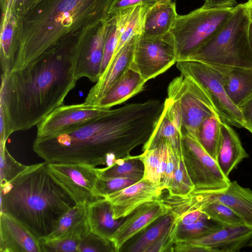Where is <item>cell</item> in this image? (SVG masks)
<instances>
[{"label":"cell","instance_id":"1","mask_svg":"<svg viewBox=\"0 0 252 252\" xmlns=\"http://www.w3.org/2000/svg\"><path fill=\"white\" fill-rule=\"evenodd\" d=\"M164 102L152 99L110 109L65 133L36 137L33 150L48 163L111 166L148 142L163 111Z\"/></svg>","mask_w":252,"mask_h":252},{"label":"cell","instance_id":"2","mask_svg":"<svg viewBox=\"0 0 252 252\" xmlns=\"http://www.w3.org/2000/svg\"><path fill=\"white\" fill-rule=\"evenodd\" d=\"M83 41L57 46L25 67L1 75L0 108L9 135L37 126L63 105L78 80L76 67Z\"/></svg>","mask_w":252,"mask_h":252},{"label":"cell","instance_id":"3","mask_svg":"<svg viewBox=\"0 0 252 252\" xmlns=\"http://www.w3.org/2000/svg\"><path fill=\"white\" fill-rule=\"evenodd\" d=\"M115 0H28L21 6L13 26L12 71L58 45L79 41L108 19Z\"/></svg>","mask_w":252,"mask_h":252},{"label":"cell","instance_id":"4","mask_svg":"<svg viewBox=\"0 0 252 252\" xmlns=\"http://www.w3.org/2000/svg\"><path fill=\"white\" fill-rule=\"evenodd\" d=\"M0 214L6 213L38 239L50 235L61 217L76 203L52 177L46 161L29 167L0 187Z\"/></svg>","mask_w":252,"mask_h":252},{"label":"cell","instance_id":"5","mask_svg":"<svg viewBox=\"0 0 252 252\" xmlns=\"http://www.w3.org/2000/svg\"><path fill=\"white\" fill-rule=\"evenodd\" d=\"M251 18L245 3L235 6L221 28L187 60L210 65L252 68L249 29Z\"/></svg>","mask_w":252,"mask_h":252},{"label":"cell","instance_id":"6","mask_svg":"<svg viewBox=\"0 0 252 252\" xmlns=\"http://www.w3.org/2000/svg\"><path fill=\"white\" fill-rule=\"evenodd\" d=\"M235 7L202 5L187 14L178 15L170 31L176 47L177 62L188 60L208 41L231 16Z\"/></svg>","mask_w":252,"mask_h":252},{"label":"cell","instance_id":"7","mask_svg":"<svg viewBox=\"0 0 252 252\" xmlns=\"http://www.w3.org/2000/svg\"><path fill=\"white\" fill-rule=\"evenodd\" d=\"M167 98L179 105L182 132L187 133L196 139L201 123L214 114L219 115L207 90L191 77L180 74L174 78L167 88Z\"/></svg>","mask_w":252,"mask_h":252},{"label":"cell","instance_id":"8","mask_svg":"<svg viewBox=\"0 0 252 252\" xmlns=\"http://www.w3.org/2000/svg\"><path fill=\"white\" fill-rule=\"evenodd\" d=\"M176 63L181 75L193 78L207 90L222 121L230 126L248 130L239 109L228 98L220 74L213 66L192 60L181 61Z\"/></svg>","mask_w":252,"mask_h":252},{"label":"cell","instance_id":"9","mask_svg":"<svg viewBox=\"0 0 252 252\" xmlns=\"http://www.w3.org/2000/svg\"><path fill=\"white\" fill-rule=\"evenodd\" d=\"M184 160L196 190L216 193L225 189L230 181L197 139L183 132Z\"/></svg>","mask_w":252,"mask_h":252},{"label":"cell","instance_id":"10","mask_svg":"<svg viewBox=\"0 0 252 252\" xmlns=\"http://www.w3.org/2000/svg\"><path fill=\"white\" fill-rule=\"evenodd\" d=\"M177 63V52L170 32L157 37L139 35L129 67L146 82L164 73Z\"/></svg>","mask_w":252,"mask_h":252},{"label":"cell","instance_id":"11","mask_svg":"<svg viewBox=\"0 0 252 252\" xmlns=\"http://www.w3.org/2000/svg\"><path fill=\"white\" fill-rule=\"evenodd\" d=\"M54 179L71 195L76 204L89 205L105 198L98 191L95 167L70 163L47 162Z\"/></svg>","mask_w":252,"mask_h":252},{"label":"cell","instance_id":"12","mask_svg":"<svg viewBox=\"0 0 252 252\" xmlns=\"http://www.w3.org/2000/svg\"><path fill=\"white\" fill-rule=\"evenodd\" d=\"M109 110L89 105L84 102L63 105L36 126V137H53L65 133L105 114Z\"/></svg>","mask_w":252,"mask_h":252},{"label":"cell","instance_id":"13","mask_svg":"<svg viewBox=\"0 0 252 252\" xmlns=\"http://www.w3.org/2000/svg\"><path fill=\"white\" fill-rule=\"evenodd\" d=\"M169 212L167 207L160 199L139 206L125 218L112 235L111 241L115 252H120L129 239Z\"/></svg>","mask_w":252,"mask_h":252},{"label":"cell","instance_id":"14","mask_svg":"<svg viewBox=\"0 0 252 252\" xmlns=\"http://www.w3.org/2000/svg\"><path fill=\"white\" fill-rule=\"evenodd\" d=\"M163 190L149 181L142 179L121 190L107 195L113 218H125L143 204L159 199Z\"/></svg>","mask_w":252,"mask_h":252},{"label":"cell","instance_id":"15","mask_svg":"<svg viewBox=\"0 0 252 252\" xmlns=\"http://www.w3.org/2000/svg\"><path fill=\"white\" fill-rule=\"evenodd\" d=\"M107 20L88 32L84 38L76 67L78 80L86 77L96 83L101 76Z\"/></svg>","mask_w":252,"mask_h":252},{"label":"cell","instance_id":"16","mask_svg":"<svg viewBox=\"0 0 252 252\" xmlns=\"http://www.w3.org/2000/svg\"><path fill=\"white\" fill-rule=\"evenodd\" d=\"M207 252H238L252 246V229L245 225L223 226L203 237L186 241Z\"/></svg>","mask_w":252,"mask_h":252},{"label":"cell","instance_id":"17","mask_svg":"<svg viewBox=\"0 0 252 252\" xmlns=\"http://www.w3.org/2000/svg\"><path fill=\"white\" fill-rule=\"evenodd\" d=\"M183 122L180 108L176 105L165 104L162 114L148 142L143 151L166 143L173 150L177 158H184Z\"/></svg>","mask_w":252,"mask_h":252},{"label":"cell","instance_id":"18","mask_svg":"<svg viewBox=\"0 0 252 252\" xmlns=\"http://www.w3.org/2000/svg\"><path fill=\"white\" fill-rule=\"evenodd\" d=\"M139 36H133L114 55L98 80L90 90L85 99L86 104L96 106L104 95L124 73L132 59Z\"/></svg>","mask_w":252,"mask_h":252},{"label":"cell","instance_id":"19","mask_svg":"<svg viewBox=\"0 0 252 252\" xmlns=\"http://www.w3.org/2000/svg\"><path fill=\"white\" fill-rule=\"evenodd\" d=\"M0 252H41L38 239L6 213L0 215Z\"/></svg>","mask_w":252,"mask_h":252},{"label":"cell","instance_id":"20","mask_svg":"<svg viewBox=\"0 0 252 252\" xmlns=\"http://www.w3.org/2000/svg\"><path fill=\"white\" fill-rule=\"evenodd\" d=\"M209 200L220 202L233 210L245 225L252 229V190L240 186L237 181L230 182L224 190L216 193H203V204Z\"/></svg>","mask_w":252,"mask_h":252},{"label":"cell","instance_id":"21","mask_svg":"<svg viewBox=\"0 0 252 252\" xmlns=\"http://www.w3.org/2000/svg\"><path fill=\"white\" fill-rule=\"evenodd\" d=\"M220 140L216 162L222 173L228 178L231 172L249 155L244 148L236 131L222 121Z\"/></svg>","mask_w":252,"mask_h":252},{"label":"cell","instance_id":"22","mask_svg":"<svg viewBox=\"0 0 252 252\" xmlns=\"http://www.w3.org/2000/svg\"><path fill=\"white\" fill-rule=\"evenodd\" d=\"M211 65L219 71L228 98L239 108L252 95V68Z\"/></svg>","mask_w":252,"mask_h":252},{"label":"cell","instance_id":"23","mask_svg":"<svg viewBox=\"0 0 252 252\" xmlns=\"http://www.w3.org/2000/svg\"><path fill=\"white\" fill-rule=\"evenodd\" d=\"M146 82L138 72L128 66L95 107L110 109L121 104L141 92Z\"/></svg>","mask_w":252,"mask_h":252},{"label":"cell","instance_id":"24","mask_svg":"<svg viewBox=\"0 0 252 252\" xmlns=\"http://www.w3.org/2000/svg\"><path fill=\"white\" fill-rule=\"evenodd\" d=\"M178 16L173 0H158L146 14L141 35L160 36L169 33Z\"/></svg>","mask_w":252,"mask_h":252},{"label":"cell","instance_id":"25","mask_svg":"<svg viewBox=\"0 0 252 252\" xmlns=\"http://www.w3.org/2000/svg\"><path fill=\"white\" fill-rule=\"evenodd\" d=\"M153 4L138 5L112 13L116 17L119 32L114 54L133 36L142 33L146 14Z\"/></svg>","mask_w":252,"mask_h":252},{"label":"cell","instance_id":"26","mask_svg":"<svg viewBox=\"0 0 252 252\" xmlns=\"http://www.w3.org/2000/svg\"><path fill=\"white\" fill-rule=\"evenodd\" d=\"M87 219L91 231L110 241L123 220L114 219L112 205L106 198L88 205Z\"/></svg>","mask_w":252,"mask_h":252},{"label":"cell","instance_id":"27","mask_svg":"<svg viewBox=\"0 0 252 252\" xmlns=\"http://www.w3.org/2000/svg\"><path fill=\"white\" fill-rule=\"evenodd\" d=\"M169 146L162 143L157 147L145 150L139 155L144 167L142 179L160 187L166 167Z\"/></svg>","mask_w":252,"mask_h":252},{"label":"cell","instance_id":"28","mask_svg":"<svg viewBox=\"0 0 252 252\" xmlns=\"http://www.w3.org/2000/svg\"><path fill=\"white\" fill-rule=\"evenodd\" d=\"M90 230L87 219L60 238L38 239L41 252H79L81 241Z\"/></svg>","mask_w":252,"mask_h":252},{"label":"cell","instance_id":"29","mask_svg":"<svg viewBox=\"0 0 252 252\" xmlns=\"http://www.w3.org/2000/svg\"><path fill=\"white\" fill-rule=\"evenodd\" d=\"M98 178H125L141 180L144 176V167L138 156L119 159L111 166L102 168L95 167Z\"/></svg>","mask_w":252,"mask_h":252},{"label":"cell","instance_id":"30","mask_svg":"<svg viewBox=\"0 0 252 252\" xmlns=\"http://www.w3.org/2000/svg\"><path fill=\"white\" fill-rule=\"evenodd\" d=\"M222 120L216 114L205 119L200 125L197 139L204 150L216 161L220 140Z\"/></svg>","mask_w":252,"mask_h":252},{"label":"cell","instance_id":"31","mask_svg":"<svg viewBox=\"0 0 252 252\" xmlns=\"http://www.w3.org/2000/svg\"><path fill=\"white\" fill-rule=\"evenodd\" d=\"M176 217L171 212L161 217L151 227L141 235L126 251L129 252H147L166 232L175 219Z\"/></svg>","mask_w":252,"mask_h":252},{"label":"cell","instance_id":"32","mask_svg":"<svg viewBox=\"0 0 252 252\" xmlns=\"http://www.w3.org/2000/svg\"><path fill=\"white\" fill-rule=\"evenodd\" d=\"M88 205L84 203L76 204L61 217L53 232L41 239L52 240L60 238L86 220Z\"/></svg>","mask_w":252,"mask_h":252},{"label":"cell","instance_id":"33","mask_svg":"<svg viewBox=\"0 0 252 252\" xmlns=\"http://www.w3.org/2000/svg\"><path fill=\"white\" fill-rule=\"evenodd\" d=\"M199 210L203 211L210 219L224 226L244 225L242 220L229 207L217 200H209Z\"/></svg>","mask_w":252,"mask_h":252},{"label":"cell","instance_id":"34","mask_svg":"<svg viewBox=\"0 0 252 252\" xmlns=\"http://www.w3.org/2000/svg\"><path fill=\"white\" fill-rule=\"evenodd\" d=\"M223 226H224L210 219L208 216L190 225H182L179 224V221L176 242L200 238Z\"/></svg>","mask_w":252,"mask_h":252},{"label":"cell","instance_id":"35","mask_svg":"<svg viewBox=\"0 0 252 252\" xmlns=\"http://www.w3.org/2000/svg\"><path fill=\"white\" fill-rule=\"evenodd\" d=\"M28 167L29 165L22 164L13 158L6 144H0V187L10 183Z\"/></svg>","mask_w":252,"mask_h":252},{"label":"cell","instance_id":"36","mask_svg":"<svg viewBox=\"0 0 252 252\" xmlns=\"http://www.w3.org/2000/svg\"><path fill=\"white\" fill-rule=\"evenodd\" d=\"M194 189L195 186L186 169L184 158H178L177 168L167 189L168 194L171 196H182L189 194Z\"/></svg>","mask_w":252,"mask_h":252},{"label":"cell","instance_id":"37","mask_svg":"<svg viewBox=\"0 0 252 252\" xmlns=\"http://www.w3.org/2000/svg\"><path fill=\"white\" fill-rule=\"evenodd\" d=\"M118 38L119 32L116 17L114 14H111L107 20L106 23V38L101 68V75L106 68L114 55Z\"/></svg>","mask_w":252,"mask_h":252},{"label":"cell","instance_id":"38","mask_svg":"<svg viewBox=\"0 0 252 252\" xmlns=\"http://www.w3.org/2000/svg\"><path fill=\"white\" fill-rule=\"evenodd\" d=\"M79 252H115L112 242L90 230L81 240Z\"/></svg>","mask_w":252,"mask_h":252},{"label":"cell","instance_id":"39","mask_svg":"<svg viewBox=\"0 0 252 252\" xmlns=\"http://www.w3.org/2000/svg\"><path fill=\"white\" fill-rule=\"evenodd\" d=\"M138 182L125 178H98L96 187L98 191L104 197L110 194L121 190Z\"/></svg>","mask_w":252,"mask_h":252},{"label":"cell","instance_id":"40","mask_svg":"<svg viewBox=\"0 0 252 252\" xmlns=\"http://www.w3.org/2000/svg\"><path fill=\"white\" fill-rule=\"evenodd\" d=\"M179 221V218L176 217L175 220L166 232L148 250L147 252H171L172 247L177 240Z\"/></svg>","mask_w":252,"mask_h":252},{"label":"cell","instance_id":"41","mask_svg":"<svg viewBox=\"0 0 252 252\" xmlns=\"http://www.w3.org/2000/svg\"><path fill=\"white\" fill-rule=\"evenodd\" d=\"M177 166V158L172 149L169 146L166 167L160 184V187L163 190H167L169 189L173 179Z\"/></svg>","mask_w":252,"mask_h":252},{"label":"cell","instance_id":"42","mask_svg":"<svg viewBox=\"0 0 252 252\" xmlns=\"http://www.w3.org/2000/svg\"><path fill=\"white\" fill-rule=\"evenodd\" d=\"M158 0H116L110 13H114L121 10L133 7L138 5L153 4Z\"/></svg>","mask_w":252,"mask_h":252},{"label":"cell","instance_id":"43","mask_svg":"<svg viewBox=\"0 0 252 252\" xmlns=\"http://www.w3.org/2000/svg\"><path fill=\"white\" fill-rule=\"evenodd\" d=\"M207 216L201 210L191 211L178 217L179 218V224L182 225H190L198 221Z\"/></svg>","mask_w":252,"mask_h":252},{"label":"cell","instance_id":"44","mask_svg":"<svg viewBox=\"0 0 252 252\" xmlns=\"http://www.w3.org/2000/svg\"><path fill=\"white\" fill-rule=\"evenodd\" d=\"M239 109L248 127V131L252 134V95L243 102Z\"/></svg>","mask_w":252,"mask_h":252},{"label":"cell","instance_id":"45","mask_svg":"<svg viewBox=\"0 0 252 252\" xmlns=\"http://www.w3.org/2000/svg\"><path fill=\"white\" fill-rule=\"evenodd\" d=\"M203 5L209 8L232 7L236 5L235 0H204Z\"/></svg>","mask_w":252,"mask_h":252},{"label":"cell","instance_id":"46","mask_svg":"<svg viewBox=\"0 0 252 252\" xmlns=\"http://www.w3.org/2000/svg\"><path fill=\"white\" fill-rule=\"evenodd\" d=\"M9 136L5 114L2 109L0 108V144H6Z\"/></svg>","mask_w":252,"mask_h":252},{"label":"cell","instance_id":"47","mask_svg":"<svg viewBox=\"0 0 252 252\" xmlns=\"http://www.w3.org/2000/svg\"><path fill=\"white\" fill-rule=\"evenodd\" d=\"M249 42H250L251 52H252V20H251V22L250 26H249Z\"/></svg>","mask_w":252,"mask_h":252},{"label":"cell","instance_id":"48","mask_svg":"<svg viewBox=\"0 0 252 252\" xmlns=\"http://www.w3.org/2000/svg\"><path fill=\"white\" fill-rule=\"evenodd\" d=\"M245 3L249 11L251 19L252 20V0H248Z\"/></svg>","mask_w":252,"mask_h":252}]
</instances>
